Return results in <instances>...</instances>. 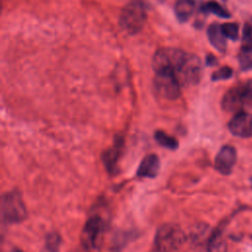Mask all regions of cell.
Masks as SVG:
<instances>
[{
	"label": "cell",
	"instance_id": "cell-1",
	"mask_svg": "<svg viewBox=\"0 0 252 252\" xmlns=\"http://www.w3.org/2000/svg\"><path fill=\"white\" fill-rule=\"evenodd\" d=\"M186 239L184 230L178 224L163 223L156 231L154 249L156 252H177Z\"/></svg>",
	"mask_w": 252,
	"mask_h": 252
},
{
	"label": "cell",
	"instance_id": "cell-2",
	"mask_svg": "<svg viewBox=\"0 0 252 252\" xmlns=\"http://www.w3.org/2000/svg\"><path fill=\"white\" fill-rule=\"evenodd\" d=\"M147 11L140 0H132L124 6L119 16L120 27L128 33L135 34L145 26Z\"/></svg>",
	"mask_w": 252,
	"mask_h": 252
},
{
	"label": "cell",
	"instance_id": "cell-3",
	"mask_svg": "<svg viewBox=\"0 0 252 252\" xmlns=\"http://www.w3.org/2000/svg\"><path fill=\"white\" fill-rule=\"evenodd\" d=\"M188 53L175 47H161L153 57L152 66L156 73L171 71L174 74L185 62Z\"/></svg>",
	"mask_w": 252,
	"mask_h": 252
},
{
	"label": "cell",
	"instance_id": "cell-4",
	"mask_svg": "<svg viewBox=\"0 0 252 252\" xmlns=\"http://www.w3.org/2000/svg\"><path fill=\"white\" fill-rule=\"evenodd\" d=\"M104 221L99 215L90 217L81 232V244L87 252H98L102 244Z\"/></svg>",
	"mask_w": 252,
	"mask_h": 252
},
{
	"label": "cell",
	"instance_id": "cell-5",
	"mask_svg": "<svg viewBox=\"0 0 252 252\" xmlns=\"http://www.w3.org/2000/svg\"><path fill=\"white\" fill-rule=\"evenodd\" d=\"M28 216L22 195L13 190L2 196V217L6 223L13 224L24 221Z\"/></svg>",
	"mask_w": 252,
	"mask_h": 252
},
{
	"label": "cell",
	"instance_id": "cell-6",
	"mask_svg": "<svg viewBox=\"0 0 252 252\" xmlns=\"http://www.w3.org/2000/svg\"><path fill=\"white\" fill-rule=\"evenodd\" d=\"M154 85L158 95L166 99H176L180 95L181 85L171 71H163L156 73Z\"/></svg>",
	"mask_w": 252,
	"mask_h": 252
},
{
	"label": "cell",
	"instance_id": "cell-7",
	"mask_svg": "<svg viewBox=\"0 0 252 252\" xmlns=\"http://www.w3.org/2000/svg\"><path fill=\"white\" fill-rule=\"evenodd\" d=\"M202 75V64L198 56L189 54L185 62L175 73L181 86H191L199 83Z\"/></svg>",
	"mask_w": 252,
	"mask_h": 252
},
{
	"label": "cell",
	"instance_id": "cell-8",
	"mask_svg": "<svg viewBox=\"0 0 252 252\" xmlns=\"http://www.w3.org/2000/svg\"><path fill=\"white\" fill-rule=\"evenodd\" d=\"M228 129L234 136L252 137V114L244 110L236 112L228 122Z\"/></svg>",
	"mask_w": 252,
	"mask_h": 252
},
{
	"label": "cell",
	"instance_id": "cell-9",
	"mask_svg": "<svg viewBox=\"0 0 252 252\" xmlns=\"http://www.w3.org/2000/svg\"><path fill=\"white\" fill-rule=\"evenodd\" d=\"M236 151L232 146H223L215 158V168L221 174H229L236 162Z\"/></svg>",
	"mask_w": 252,
	"mask_h": 252
},
{
	"label": "cell",
	"instance_id": "cell-10",
	"mask_svg": "<svg viewBox=\"0 0 252 252\" xmlns=\"http://www.w3.org/2000/svg\"><path fill=\"white\" fill-rule=\"evenodd\" d=\"M246 101L242 85L229 89L222 97L221 106L225 111L238 112L241 111L242 105Z\"/></svg>",
	"mask_w": 252,
	"mask_h": 252
},
{
	"label": "cell",
	"instance_id": "cell-11",
	"mask_svg": "<svg viewBox=\"0 0 252 252\" xmlns=\"http://www.w3.org/2000/svg\"><path fill=\"white\" fill-rule=\"evenodd\" d=\"M122 149H123V139L121 137H117L114 141V144L102 153V156H101L102 162L106 170L111 174L117 172V168H118L117 164L122 153Z\"/></svg>",
	"mask_w": 252,
	"mask_h": 252
},
{
	"label": "cell",
	"instance_id": "cell-12",
	"mask_svg": "<svg viewBox=\"0 0 252 252\" xmlns=\"http://www.w3.org/2000/svg\"><path fill=\"white\" fill-rule=\"evenodd\" d=\"M160 167L159 158L155 154L147 155L140 162L137 169V176L141 178H154L158 175Z\"/></svg>",
	"mask_w": 252,
	"mask_h": 252
},
{
	"label": "cell",
	"instance_id": "cell-13",
	"mask_svg": "<svg viewBox=\"0 0 252 252\" xmlns=\"http://www.w3.org/2000/svg\"><path fill=\"white\" fill-rule=\"evenodd\" d=\"M208 38L218 51L223 53L226 50V37L221 31L220 25L214 23L208 28Z\"/></svg>",
	"mask_w": 252,
	"mask_h": 252
},
{
	"label": "cell",
	"instance_id": "cell-14",
	"mask_svg": "<svg viewBox=\"0 0 252 252\" xmlns=\"http://www.w3.org/2000/svg\"><path fill=\"white\" fill-rule=\"evenodd\" d=\"M195 10L194 0H177L174 5V12L179 21H187Z\"/></svg>",
	"mask_w": 252,
	"mask_h": 252
},
{
	"label": "cell",
	"instance_id": "cell-15",
	"mask_svg": "<svg viewBox=\"0 0 252 252\" xmlns=\"http://www.w3.org/2000/svg\"><path fill=\"white\" fill-rule=\"evenodd\" d=\"M226 243L220 230H216L212 233L208 240L207 252H225Z\"/></svg>",
	"mask_w": 252,
	"mask_h": 252
},
{
	"label": "cell",
	"instance_id": "cell-16",
	"mask_svg": "<svg viewBox=\"0 0 252 252\" xmlns=\"http://www.w3.org/2000/svg\"><path fill=\"white\" fill-rule=\"evenodd\" d=\"M238 62L241 70L248 71L252 69V45H241Z\"/></svg>",
	"mask_w": 252,
	"mask_h": 252
},
{
	"label": "cell",
	"instance_id": "cell-17",
	"mask_svg": "<svg viewBox=\"0 0 252 252\" xmlns=\"http://www.w3.org/2000/svg\"><path fill=\"white\" fill-rule=\"evenodd\" d=\"M155 140L157 141L158 144H159L160 146L166 149L175 150L178 148V141L174 137L167 135L163 131H160V130L157 131L155 133Z\"/></svg>",
	"mask_w": 252,
	"mask_h": 252
},
{
	"label": "cell",
	"instance_id": "cell-18",
	"mask_svg": "<svg viewBox=\"0 0 252 252\" xmlns=\"http://www.w3.org/2000/svg\"><path fill=\"white\" fill-rule=\"evenodd\" d=\"M203 10L205 12H209L212 13L220 18H223V19H227L230 17V14L228 13V11L223 8L220 4L215 2V1H210L207 2L204 6H203Z\"/></svg>",
	"mask_w": 252,
	"mask_h": 252
},
{
	"label": "cell",
	"instance_id": "cell-19",
	"mask_svg": "<svg viewBox=\"0 0 252 252\" xmlns=\"http://www.w3.org/2000/svg\"><path fill=\"white\" fill-rule=\"evenodd\" d=\"M221 31L226 38L237 40L239 37V27L236 23H224L220 25Z\"/></svg>",
	"mask_w": 252,
	"mask_h": 252
},
{
	"label": "cell",
	"instance_id": "cell-20",
	"mask_svg": "<svg viewBox=\"0 0 252 252\" xmlns=\"http://www.w3.org/2000/svg\"><path fill=\"white\" fill-rule=\"evenodd\" d=\"M61 243V238L60 235L57 234L56 232L49 233L46 236V248L50 252H57L59 246Z\"/></svg>",
	"mask_w": 252,
	"mask_h": 252
},
{
	"label": "cell",
	"instance_id": "cell-21",
	"mask_svg": "<svg viewBox=\"0 0 252 252\" xmlns=\"http://www.w3.org/2000/svg\"><path fill=\"white\" fill-rule=\"evenodd\" d=\"M232 76V69L228 66H223L212 74L213 81H220L229 79Z\"/></svg>",
	"mask_w": 252,
	"mask_h": 252
},
{
	"label": "cell",
	"instance_id": "cell-22",
	"mask_svg": "<svg viewBox=\"0 0 252 252\" xmlns=\"http://www.w3.org/2000/svg\"><path fill=\"white\" fill-rule=\"evenodd\" d=\"M241 45H252V25L245 24L242 30Z\"/></svg>",
	"mask_w": 252,
	"mask_h": 252
},
{
	"label": "cell",
	"instance_id": "cell-23",
	"mask_svg": "<svg viewBox=\"0 0 252 252\" xmlns=\"http://www.w3.org/2000/svg\"><path fill=\"white\" fill-rule=\"evenodd\" d=\"M242 88L246 101L248 100L249 102H252V79L247 81L244 85H242Z\"/></svg>",
	"mask_w": 252,
	"mask_h": 252
},
{
	"label": "cell",
	"instance_id": "cell-24",
	"mask_svg": "<svg viewBox=\"0 0 252 252\" xmlns=\"http://www.w3.org/2000/svg\"><path fill=\"white\" fill-rule=\"evenodd\" d=\"M217 63V60L216 58L213 56V55H208L207 56V64L209 65H214Z\"/></svg>",
	"mask_w": 252,
	"mask_h": 252
},
{
	"label": "cell",
	"instance_id": "cell-25",
	"mask_svg": "<svg viewBox=\"0 0 252 252\" xmlns=\"http://www.w3.org/2000/svg\"><path fill=\"white\" fill-rule=\"evenodd\" d=\"M11 252H23V251H21V250H19V249H13Z\"/></svg>",
	"mask_w": 252,
	"mask_h": 252
}]
</instances>
